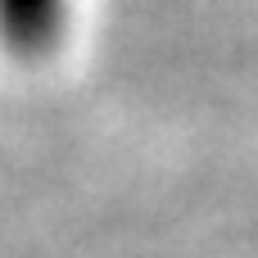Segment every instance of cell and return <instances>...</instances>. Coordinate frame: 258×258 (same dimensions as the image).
I'll return each mask as SVG.
<instances>
[{
  "instance_id": "obj_1",
  "label": "cell",
  "mask_w": 258,
  "mask_h": 258,
  "mask_svg": "<svg viewBox=\"0 0 258 258\" xmlns=\"http://www.w3.org/2000/svg\"><path fill=\"white\" fill-rule=\"evenodd\" d=\"M68 27V0H0V45L14 59H45Z\"/></svg>"
}]
</instances>
